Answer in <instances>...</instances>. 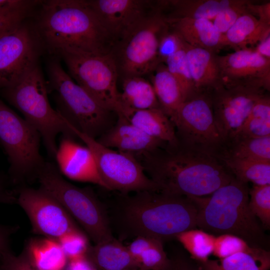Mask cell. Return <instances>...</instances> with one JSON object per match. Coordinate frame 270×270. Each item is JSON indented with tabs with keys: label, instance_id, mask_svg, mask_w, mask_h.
Returning <instances> with one entry per match:
<instances>
[{
	"label": "cell",
	"instance_id": "obj_48",
	"mask_svg": "<svg viewBox=\"0 0 270 270\" xmlns=\"http://www.w3.org/2000/svg\"><path fill=\"white\" fill-rule=\"evenodd\" d=\"M65 270H98L86 256L68 261Z\"/></svg>",
	"mask_w": 270,
	"mask_h": 270
},
{
	"label": "cell",
	"instance_id": "obj_7",
	"mask_svg": "<svg viewBox=\"0 0 270 270\" xmlns=\"http://www.w3.org/2000/svg\"><path fill=\"white\" fill-rule=\"evenodd\" d=\"M36 178L40 188L60 202L94 244L114 238L106 212L90 189L68 182L50 162H46Z\"/></svg>",
	"mask_w": 270,
	"mask_h": 270
},
{
	"label": "cell",
	"instance_id": "obj_5",
	"mask_svg": "<svg viewBox=\"0 0 270 270\" xmlns=\"http://www.w3.org/2000/svg\"><path fill=\"white\" fill-rule=\"evenodd\" d=\"M0 94L38 131L50 156L55 158L58 134L72 139L76 137L68 122L51 106L47 82L38 64Z\"/></svg>",
	"mask_w": 270,
	"mask_h": 270
},
{
	"label": "cell",
	"instance_id": "obj_35",
	"mask_svg": "<svg viewBox=\"0 0 270 270\" xmlns=\"http://www.w3.org/2000/svg\"><path fill=\"white\" fill-rule=\"evenodd\" d=\"M249 206L262 228L270 226V184L253 185L249 189Z\"/></svg>",
	"mask_w": 270,
	"mask_h": 270
},
{
	"label": "cell",
	"instance_id": "obj_6",
	"mask_svg": "<svg viewBox=\"0 0 270 270\" xmlns=\"http://www.w3.org/2000/svg\"><path fill=\"white\" fill-rule=\"evenodd\" d=\"M60 60L50 56L47 62L48 94H53L56 110L70 126L96 139L103 133L112 112L77 84L65 72Z\"/></svg>",
	"mask_w": 270,
	"mask_h": 270
},
{
	"label": "cell",
	"instance_id": "obj_8",
	"mask_svg": "<svg viewBox=\"0 0 270 270\" xmlns=\"http://www.w3.org/2000/svg\"><path fill=\"white\" fill-rule=\"evenodd\" d=\"M38 131L0 99V142L8 156V176L17 184L36 178L46 162Z\"/></svg>",
	"mask_w": 270,
	"mask_h": 270
},
{
	"label": "cell",
	"instance_id": "obj_37",
	"mask_svg": "<svg viewBox=\"0 0 270 270\" xmlns=\"http://www.w3.org/2000/svg\"><path fill=\"white\" fill-rule=\"evenodd\" d=\"M68 260L85 256L90 245L84 232H71L57 240Z\"/></svg>",
	"mask_w": 270,
	"mask_h": 270
},
{
	"label": "cell",
	"instance_id": "obj_20",
	"mask_svg": "<svg viewBox=\"0 0 270 270\" xmlns=\"http://www.w3.org/2000/svg\"><path fill=\"white\" fill-rule=\"evenodd\" d=\"M117 115L122 116L144 132L164 144H178L174 126L161 108L135 110L122 105Z\"/></svg>",
	"mask_w": 270,
	"mask_h": 270
},
{
	"label": "cell",
	"instance_id": "obj_39",
	"mask_svg": "<svg viewBox=\"0 0 270 270\" xmlns=\"http://www.w3.org/2000/svg\"><path fill=\"white\" fill-rule=\"evenodd\" d=\"M248 3L239 0L236 4L221 10L212 21L216 30L221 34L224 35L240 17L248 12Z\"/></svg>",
	"mask_w": 270,
	"mask_h": 270
},
{
	"label": "cell",
	"instance_id": "obj_45",
	"mask_svg": "<svg viewBox=\"0 0 270 270\" xmlns=\"http://www.w3.org/2000/svg\"><path fill=\"white\" fill-rule=\"evenodd\" d=\"M154 239L144 236H137L126 246L135 264L136 261L141 254L151 244Z\"/></svg>",
	"mask_w": 270,
	"mask_h": 270
},
{
	"label": "cell",
	"instance_id": "obj_17",
	"mask_svg": "<svg viewBox=\"0 0 270 270\" xmlns=\"http://www.w3.org/2000/svg\"><path fill=\"white\" fill-rule=\"evenodd\" d=\"M217 58L222 86H245L269 90L270 59L249 48Z\"/></svg>",
	"mask_w": 270,
	"mask_h": 270
},
{
	"label": "cell",
	"instance_id": "obj_9",
	"mask_svg": "<svg viewBox=\"0 0 270 270\" xmlns=\"http://www.w3.org/2000/svg\"><path fill=\"white\" fill-rule=\"evenodd\" d=\"M170 28L160 6L158 10L116 42L110 52L118 77L143 76L159 65L158 49L162 36Z\"/></svg>",
	"mask_w": 270,
	"mask_h": 270
},
{
	"label": "cell",
	"instance_id": "obj_38",
	"mask_svg": "<svg viewBox=\"0 0 270 270\" xmlns=\"http://www.w3.org/2000/svg\"><path fill=\"white\" fill-rule=\"evenodd\" d=\"M252 247L239 236L222 234L216 236L212 254L218 258H223L238 252H247Z\"/></svg>",
	"mask_w": 270,
	"mask_h": 270
},
{
	"label": "cell",
	"instance_id": "obj_49",
	"mask_svg": "<svg viewBox=\"0 0 270 270\" xmlns=\"http://www.w3.org/2000/svg\"><path fill=\"white\" fill-rule=\"evenodd\" d=\"M169 270H200L197 264H194L191 261L178 257L171 260V266Z\"/></svg>",
	"mask_w": 270,
	"mask_h": 270
},
{
	"label": "cell",
	"instance_id": "obj_15",
	"mask_svg": "<svg viewBox=\"0 0 270 270\" xmlns=\"http://www.w3.org/2000/svg\"><path fill=\"white\" fill-rule=\"evenodd\" d=\"M210 94L224 144L238 134L254 104L264 94L263 90L245 86H220Z\"/></svg>",
	"mask_w": 270,
	"mask_h": 270
},
{
	"label": "cell",
	"instance_id": "obj_11",
	"mask_svg": "<svg viewBox=\"0 0 270 270\" xmlns=\"http://www.w3.org/2000/svg\"><path fill=\"white\" fill-rule=\"evenodd\" d=\"M66 64L76 82L109 110L119 114L122 108L117 88L118 74L110 54H94L60 52L55 56Z\"/></svg>",
	"mask_w": 270,
	"mask_h": 270
},
{
	"label": "cell",
	"instance_id": "obj_14",
	"mask_svg": "<svg viewBox=\"0 0 270 270\" xmlns=\"http://www.w3.org/2000/svg\"><path fill=\"white\" fill-rule=\"evenodd\" d=\"M16 192V203L27 214L34 234L57 240L69 232H84L60 202L43 188L22 186Z\"/></svg>",
	"mask_w": 270,
	"mask_h": 270
},
{
	"label": "cell",
	"instance_id": "obj_29",
	"mask_svg": "<svg viewBox=\"0 0 270 270\" xmlns=\"http://www.w3.org/2000/svg\"><path fill=\"white\" fill-rule=\"evenodd\" d=\"M122 80V105L135 110L160 108L152 84L143 76Z\"/></svg>",
	"mask_w": 270,
	"mask_h": 270
},
{
	"label": "cell",
	"instance_id": "obj_26",
	"mask_svg": "<svg viewBox=\"0 0 270 270\" xmlns=\"http://www.w3.org/2000/svg\"><path fill=\"white\" fill-rule=\"evenodd\" d=\"M200 270H269L270 252L266 249L252 247L218 260L197 262Z\"/></svg>",
	"mask_w": 270,
	"mask_h": 270
},
{
	"label": "cell",
	"instance_id": "obj_2",
	"mask_svg": "<svg viewBox=\"0 0 270 270\" xmlns=\"http://www.w3.org/2000/svg\"><path fill=\"white\" fill-rule=\"evenodd\" d=\"M148 152V164L143 166L158 192L188 197L210 195L228 184L234 176L218 158L191 150L178 144H166Z\"/></svg>",
	"mask_w": 270,
	"mask_h": 270
},
{
	"label": "cell",
	"instance_id": "obj_36",
	"mask_svg": "<svg viewBox=\"0 0 270 270\" xmlns=\"http://www.w3.org/2000/svg\"><path fill=\"white\" fill-rule=\"evenodd\" d=\"M136 266L144 270H169L170 260L163 247V242L154 238L136 261Z\"/></svg>",
	"mask_w": 270,
	"mask_h": 270
},
{
	"label": "cell",
	"instance_id": "obj_22",
	"mask_svg": "<svg viewBox=\"0 0 270 270\" xmlns=\"http://www.w3.org/2000/svg\"><path fill=\"white\" fill-rule=\"evenodd\" d=\"M184 48L195 92H210L222 86L218 58L214 52L185 42Z\"/></svg>",
	"mask_w": 270,
	"mask_h": 270
},
{
	"label": "cell",
	"instance_id": "obj_50",
	"mask_svg": "<svg viewBox=\"0 0 270 270\" xmlns=\"http://www.w3.org/2000/svg\"><path fill=\"white\" fill-rule=\"evenodd\" d=\"M254 50L262 56L270 59V35L258 44Z\"/></svg>",
	"mask_w": 270,
	"mask_h": 270
},
{
	"label": "cell",
	"instance_id": "obj_44",
	"mask_svg": "<svg viewBox=\"0 0 270 270\" xmlns=\"http://www.w3.org/2000/svg\"><path fill=\"white\" fill-rule=\"evenodd\" d=\"M41 1L30 0H0V12L33 9Z\"/></svg>",
	"mask_w": 270,
	"mask_h": 270
},
{
	"label": "cell",
	"instance_id": "obj_43",
	"mask_svg": "<svg viewBox=\"0 0 270 270\" xmlns=\"http://www.w3.org/2000/svg\"><path fill=\"white\" fill-rule=\"evenodd\" d=\"M8 175L0 172V204H12L16 202V192L10 188Z\"/></svg>",
	"mask_w": 270,
	"mask_h": 270
},
{
	"label": "cell",
	"instance_id": "obj_41",
	"mask_svg": "<svg viewBox=\"0 0 270 270\" xmlns=\"http://www.w3.org/2000/svg\"><path fill=\"white\" fill-rule=\"evenodd\" d=\"M0 270H38L28 260L24 250L19 255L12 250L0 252Z\"/></svg>",
	"mask_w": 270,
	"mask_h": 270
},
{
	"label": "cell",
	"instance_id": "obj_33",
	"mask_svg": "<svg viewBox=\"0 0 270 270\" xmlns=\"http://www.w3.org/2000/svg\"><path fill=\"white\" fill-rule=\"evenodd\" d=\"M216 236L201 229L192 228L177 235V240L197 262L208 260L212 254Z\"/></svg>",
	"mask_w": 270,
	"mask_h": 270
},
{
	"label": "cell",
	"instance_id": "obj_31",
	"mask_svg": "<svg viewBox=\"0 0 270 270\" xmlns=\"http://www.w3.org/2000/svg\"><path fill=\"white\" fill-rule=\"evenodd\" d=\"M220 160L240 181L254 185L270 184V162L232 158Z\"/></svg>",
	"mask_w": 270,
	"mask_h": 270
},
{
	"label": "cell",
	"instance_id": "obj_46",
	"mask_svg": "<svg viewBox=\"0 0 270 270\" xmlns=\"http://www.w3.org/2000/svg\"><path fill=\"white\" fill-rule=\"evenodd\" d=\"M18 226L0 224V252L10 249V238L18 230Z\"/></svg>",
	"mask_w": 270,
	"mask_h": 270
},
{
	"label": "cell",
	"instance_id": "obj_40",
	"mask_svg": "<svg viewBox=\"0 0 270 270\" xmlns=\"http://www.w3.org/2000/svg\"><path fill=\"white\" fill-rule=\"evenodd\" d=\"M169 30L161 38L158 49V62L161 64L165 62L166 60L182 48L184 46V42L180 36L172 28Z\"/></svg>",
	"mask_w": 270,
	"mask_h": 270
},
{
	"label": "cell",
	"instance_id": "obj_34",
	"mask_svg": "<svg viewBox=\"0 0 270 270\" xmlns=\"http://www.w3.org/2000/svg\"><path fill=\"white\" fill-rule=\"evenodd\" d=\"M164 62L169 72L178 83L184 100L196 92L188 64L184 44L182 48L168 58Z\"/></svg>",
	"mask_w": 270,
	"mask_h": 270
},
{
	"label": "cell",
	"instance_id": "obj_32",
	"mask_svg": "<svg viewBox=\"0 0 270 270\" xmlns=\"http://www.w3.org/2000/svg\"><path fill=\"white\" fill-rule=\"evenodd\" d=\"M269 136L270 99L268 96L264 94L254 104L239 133L236 137H264Z\"/></svg>",
	"mask_w": 270,
	"mask_h": 270
},
{
	"label": "cell",
	"instance_id": "obj_25",
	"mask_svg": "<svg viewBox=\"0 0 270 270\" xmlns=\"http://www.w3.org/2000/svg\"><path fill=\"white\" fill-rule=\"evenodd\" d=\"M270 24L247 12L240 17L230 28L223 35L224 46L241 49L257 44L270 35Z\"/></svg>",
	"mask_w": 270,
	"mask_h": 270
},
{
	"label": "cell",
	"instance_id": "obj_12",
	"mask_svg": "<svg viewBox=\"0 0 270 270\" xmlns=\"http://www.w3.org/2000/svg\"><path fill=\"white\" fill-rule=\"evenodd\" d=\"M69 125L76 137L92 152L106 188L122 192H158L156 184L146 176L142 165L133 154L108 148Z\"/></svg>",
	"mask_w": 270,
	"mask_h": 270
},
{
	"label": "cell",
	"instance_id": "obj_1",
	"mask_svg": "<svg viewBox=\"0 0 270 270\" xmlns=\"http://www.w3.org/2000/svg\"><path fill=\"white\" fill-rule=\"evenodd\" d=\"M40 4L34 26L50 56L64 51L110 54L114 42L86 0H48Z\"/></svg>",
	"mask_w": 270,
	"mask_h": 270
},
{
	"label": "cell",
	"instance_id": "obj_24",
	"mask_svg": "<svg viewBox=\"0 0 270 270\" xmlns=\"http://www.w3.org/2000/svg\"><path fill=\"white\" fill-rule=\"evenodd\" d=\"M24 250L38 270H65L68 261L58 241L53 238H32Z\"/></svg>",
	"mask_w": 270,
	"mask_h": 270
},
{
	"label": "cell",
	"instance_id": "obj_21",
	"mask_svg": "<svg viewBox=\"0 0 270 270\" xmlns=\"http://www.w3.org/2000/svg\"><path fill=\"white\" fill-rule=\"evenodd\" d=\"M170 27L188 45L212 52L224 46L223 36L212 21L190 18H168Z\"/></svg>",
	"mask_w": 270,
	"mask_h": 270
},
{
	"label": "cell",
	"instance_id": "obj_51",
	"mask_svg": "<svg viewBox=\"0 0 270 270\" xmlns=\"http://www.w3.org/2000/svg\"><path fill=\"white\" fill-rule=\"evenodd\" d=\"M128 270H144L140 268H137V267H135V268H130V269Z\"/></svg>",
	"mask_w": 270,
	"mask_h": 270
},
{
	"label": "cell",
	"instance_id": "obj_19",
	"mask_svg": "<svg viewBox=\"0 0 270 270\" xmlns=\"http://www.w3.org/2000/svg\"><path fill=\"white\" fill-rule=\"evenodd\" d=\"M117 116L115 126L97 140L102 145L132 154L152 152L166 144L146 134L122 116Z\"/></svg>",
	"mask_w": 270,
	"mask_h": 270
},
{
	"label": "cell",
	"instance_id": "obj_18",
	"mask_svg": "<svg viewBox=\"0 0 270 270\" xmlns=\"http://www.w3.org/2000/svg\"><path fill=\"white\" fill-rule=\"evenodd\" d=\"M55 158L60 172L70 180L96 184L104 188L94 156L86 146L62 136Z\"/></svg>",
	"mask_w": 270,
	"mask_h": 270
},
{
	"label": "cell",
	"instance_id": "obj_10",
	"mask_svg": "<svg viewBox=\"0 0 270 270\" xmlns=\"http://www.w3.org/2000/svg\"><path fill=\"white\" fill-rule=\"evenodd\" d=\"M172 122L181 146L216 157L220 152L224 140L216 125L209 92H196L188 97Z\"/></svg>",
	"mask_w": 270,
	"mask_h": 270
},
{
	"label": "cell",
	"instance_id": "obj_27",
	"mask_svg": "<svg viewBox=\"0 0 270 270\" xmlns=\"http://www.w3.org/2000/svg\"><path fill=\"white\" fill-rule=\"evenodd\" d=\"M153 72L151 84L160 108L172 121L184 100L182 89L166 66L160 64Z\"/></svg>",
	"mask_w": 270,
	"mask_h": 270
},
{
	"label": "cell",
	"instance_id": "obj_4",
	"mask_svg": "<svg viewBox=\"0 0 270 270\" xmlns=\"http://www.w3.org/2000/svg\"><path fill=\"white\" fill-rule=\"evenodd\" d=\"M249 189L234 178L208 196L189 197L198 206L196 227L214 236L234 234L266 249L265 234L249 206Z\"/></svg>",
	"mask_w": 270,
	"mask_h": 270
},
{
	"label": "cell",
	"instance_id": "obj_3",
	"mask_svg": "<svg viewBox=\"0 0 270 270\" xmlns=\"http://www.w3.org/2000/svg\"><path fill=\"white\" fill-rule=\"evenodd\" d=\"M198 206L190 198L160 192L142 191L122 206V221L132 236L162 242L196 227Z\"/></svg>",
	"mask_w": 270,
	"mask_h": 270
},
{
	"label": "cell",
	"instance_id": "obj_30",
	"mask_svg": "<svg viewBox=\"0 0 270 270\" xmlns=\"http://www.w3.org/2000/svg\"><path fill=\"white\" fill-rule=\"evenodd\" d=\"M239 0H203L166 1L172 13L168 18H204L212 21L222 9L234 5Z\"/></svg>",
	"mask_w": 270,
	"mask_h": 270
},
{
	"label": "cell",
	"instance_id": "obj_47",
	"mask_svg": "<svg viewBox=\"0 0 270 270\" xmlns=\"http://www.w3.org/2000/svg\"><path fill=\"white\" fill-rule=\"evenodd\" d=\"M270 2L260 6H255L247 4V9L248 13L256 14L258 19L262 22L270 24Z\"/></svg>",
	"mask_w": 270,
	"mask_h": 270
},
{
	"label": "cell",
	"instance_id": "obj_16",
	"mask_svg": "<svg viewBox=\"0 0 270 270\" xmlns=\"http://www.w3.org/2000/svg\"><path fill=\"white\" fill-rule=\"evenodd\" d=\"M86 1L114 44L156 12L160 6V1L148 0Z\"/></svg>",
	"mask_w": 270,
	"mask_h": 270
},
{
	"label": "cell",
	"instance_id": "obj_42",
	"mask_svg": "<svg viewBox=\"0 0 270 270\" xmlns=\"http://www.w3.org/2000/svg\"><path fill=\"white\" fill-rule=\"evenodd\" d=\"M32 9L0 12V36L26 20Z\"/></svg>",
	"mask_w": 270,
	"mask_h": 270
},
{
	"label": "cell",
	"instance_id": "obj_23",
	"mask_svg": "<svg viewBox=\"0 0 270 270\" xmlns=\"http://www.w3.org/2000/svg\"><path fill=\"white\" fill-rule=\"evenodd\" d=\"M86 256L98 270H128L136 267L127 246L114 238L90 246Z\"/></svg>",
	"mask_w": 270,
	"mask_h": 270
},
{
	"label": "cell",
	"instance_id": "obj_28",
	"mask_svg": "<svg viewBox=\"0 0 270 270\" xmlns=\"http://www.w3.org/2000/svg\"><path fill=\"white\" fill-rule=\"evenodd\" d=\"M216 157L270 162V136H236L224 144Z\"/></svg>",
	"mask_w": 270,
	"mask_h": 270
},
{
	"label": "cell",
	"instance_id": "obj_13",
	"mask_svg": "<svg viewBox=\"0 0 270 270\" xmlns=\"http://www.w3.org/2000/svg\"><path fill=\"white\" fill-rule=\"evenodd\" d=\"M43 48L34 24L26 20L0 36V90L35 66Z\"/></svg>",
	"mask_w": 270,
	"mask_h": 270
}]
</instances>
